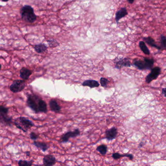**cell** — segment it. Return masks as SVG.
Segmentation results:
<instances>
[{
    "label": "cell",
    "mask_w": 166,
    "mask_h": 166,
    "mask_svg": "<svg viewBox=\"0 0 166 166\" xmlns=\"http://www.w3.org/2000/svg\"><path fill=\"white\" fill-rule=\"evenodd\" d=\"M127 1L131 4H133V2L135 1V0H127Z\"/></svg>",
    "instance_id": "obj_29"
},
{
    "label": "cell",
    "mask_w": 166,
    "mask_h": 166,
    "mask_svg": "<svg viewBox=\"0 0 166 166\" xmlns=\"http://www.w3.org/2000/svg\"><path fill=\"white\" fill-rule=\"evenodd\" d=\"M154 60L153 59L144 58L143 60H135L133 64L138 69L140 70H151L154 64Z\"/></svg>",
    "instance_id": "obj_4"
},
{
    "label": "cell",
    "mask_w": 166,
    "mask_h": 166,
    "mask_svg": "<svg viewBox=\"0 0 166 166\" xmlns=\"http://www.w3.org/2000/svg\"><path fill=\"white\" fill-rule=\"evenodd\" d=\"M139 46L140 49L141 50L142 52L144 53L145 54L147 55H149L150 54V51L149 48L147 47L144 42H140L139 43Z\"/></svg>",
    "instance_id": "obj_20"
},
{
    "label": "cell",
    "mask_w": 166,
    "mask_h": 166,
    "mask_svg": "<svg viewBox=\"0 0 166 166\" xmlns=\"http://www.w3.org/2000/svg\"><path fill=\"white\" fill-rule=\"evenodd\" d=\"M117 135V129L116 127H113L108 129L105 132V138L108 141H112L114 139Z\"/></svg>",
    "instance_id": "obj_9"
},
{
    "label": "cell",
    "mask_w": 166,
    "mask_h": 166,
    "mask_svg": "<svg viewBox=\"0 0 166 166\" xmlns=\"http://www.w3.org/2000/svg\"><path fill=\"white\" fill-rule=\"evenodd\" d=\"M47 42H48V45H49L50 47H52V48L56 47V46L59 45V42H57L55 40H48V41H47Z\"/></svg>",
    "instance_id": "obj_25"
},
{
    "label": "cell",
    "mask_w": 166,
    "mask_h": 166,
    "mask_svg": "<svg viewBox=\"0 0 166 166\" xmlns=\"http://www.w3.org/2000/svg\"><path fill=\"white\" fill-rule=\"evenodd\" d=\"M26 84L24 80H15L10 86V90L14 93H19L24 89Z\"/></svg>",
    "instance_id": "obj_5"
},
{
    "label": "cell",
    "mask_w": 166,
    "mask_h": 166,
    "mask_svg": "<svg viewBox=\"0 0 166 166\" xmlns=\"http://www.w3.org/2000/svg\"><path fill=\"white\" fill-rule=\"evenodd\" d=\"M143 39L144 40L145 42L148 45L151 46L152 47L157 48L158 50H162L161 46L158 45L155 42L154 39H153L152 37H148L144 38Z\"/></svg>",
    "instance_id": "obj_16"
},
{
    "label": "cell",
    "mask_w": 166,
    "mask_h": 166,
    "mask_svg": "<svg viewBox=\"0 0 166 166\" xmlns=\"http://www.w3.org/2000/svg\"><path fill=\"white\" fill-rule=\"evenodd\" d=\"M33 144L36 147L41 150L42 152H46L49 148V146L45 142H38V141H34V142H33Z\"/></svg>",
    "instance_id": "obj_18"
},
{
    "label": "cell",
    "mask_w": 166,
    "mask_h": 166,
    "mask_svg": "<svg viewBox=\"0 0 166 166\" xmlns=\"http://www.w3.org/2000/svg\"><path fill=\"white\" fill-rule=\"evenodd\" d=\"M20 77L24 81L28 80L30 76L32 74V71L25 67L22 68L20 71Z\"/></svg>",
    "instance_id": "obj_12"
},
{
    "label": "cell",
    "mask_w": 166,
    "mask_h": 166,
    "mask_svg": "<svg viewBox=\"0 0 166 166\" xmlns=\"http://www.w3.org/2000/svg\"><path fill=\"white\" fill-rule=\"evenodd\" d=\"M34 49L36 51V52L39 53V54H41V53L45 52L47 49V47L45 44L41 43L39 45H36L34 46Z\"/></svg>",
    "instance_id": "obj_19"
},
{
    "label": "cell",
    "mask_w": 166,
    "mask_h": 166,
    "mask_svg": "<svg viewBox=\"0 0 166 166\" xmlns=\"http://www.w3.org/2000/svg\"><path fill=\"white\" fill-rule=\"evenodd\" d=\"M14 124L16 127L22 130L23 132H27L28 130L34 126V123L28 118L25 117H19L15 119Z\"/></svg>",
    "instance_id": "obj_3"
},
{
    "label": "cell",
    "mask_w": 166,
    "mask_h": 166,
    "mask_svg": "<svg viewBox=\"0 0 166 166\" xmlns=\"http://www.w3.org/2000/svg\"><path fill=\"white\" fill-rule=\"evenodd\" d=\"M49 104L51 110L53 112H55V113H59L61 111L62 107H60V105L58 104L57 101L55 99H51L50 100Z\"/></svg>",
    "instance_id": "obj_14"
},
{
    "label": "cell",
    "mask_w": 166,
    "mask_h": 166,
    "mask_svg": "<svg viewBox=\"0 0 166 166\" xmlns=\"http://www.w3.org/2000/svg\"><path fill=\"white\" fill-rule=\"evenodd\" d=\"M112 157L115 160H117L122 157H127L129 158L130 160H132L134 159V156L131 153H125L124 154H121L118 153H113L112 154Z\"/></svg>",
    "instance_id": "obj_17"
},
{
    "label": "cell",
    "mask_w": 166,
    "mask_h": 166,
    "mask_svg": "<svg viewBox=\"0 0 166 166\" xmlns=\"http://www.w3.org/2000/svg\"><path fill=\"white\" fill-rule=\"evenodd\" d=\"M0 123L5 126H11L12 123V117H9L7 114H0Z\"/></svg>",
    "instance_id": "obj_10"
},
{
    "label": "cell",
    "mask_w": 166,
    "mask_h": 166,
    "mask_svg": "<svg viewBox=\"0 0 166 166\" xmlns=\"http://www.w3.org/2000/svg\"><path fill=\"white\" fill-rule=\"evenodd\" d=\"M143 142H141L140 144L139 145V148H141V147H143Z\"/></svg>",
    "instance_id": "obj_30"
},
{
    "label": "cell",
    "mask_w": 166,
    "mask_h": 166,
    "mask_svg": "<svg viewBox=\"0 0 166 166\" xmlns=\"http://www.w3.org/2000/svg\"><path fill=\"white\" fill-rule=\"evenodd\" d=\"M127 15H128V12L126 7L121 8V9L117 11L116 13V17H115V20L117 23H118L121 19L125 17Z\"/></svg>",
    "instance_id": "obj_13"
},
{
    "label": "cell",
    "mask_w": 166,
    "mask_h": 166,
    "mask_svg": "<svg viewBox=\"0 0 166 166\" xmlns=\"http://www.w3.org/2000/svg\"><path fill=\"white\" fill-rule=\"evenodd\" d=\"M166 88H164L162 89V94L164 95V97H166Z\"/></svg>",
    "instance_id": "obj_28"
},
{
    "label": "cell",
    "mask_w": 166,
    "mask_h": 166,
    "mask_svg": "<svg viewBox=\"0 0 166 166\" xmlns=\"http://www.w3.org/2000/svg\"><path fill=\"white\" fill-rule=\"evenodd\" d=\"M56 163V159L53 155L51 154L45 155L43 158V165L45 166H52Z\"/></svg>",
    "instance_id": "obj_11"
},
{
    "label": "cell",
    "mask_w": 166,
    "mask_h": 166,
    "mask_svg": "<svg viewBox=\"0 0 166 166\" xmlns=\"http://www.w3.org/2000/svg\"><path fill=\"white\" fill-rule=\"evenodd\" d=\"M25 153H26V155H27V157H29L30 156V152H25Z\"/></svg>",
    "instance_id": "obj_31"
},
{
    "label": "cell",
    "mask_w": 166,
    "mask_h": 166,
    "mask_svg": "<svg viewBox=\"0 0 166 166\" xmlns=\"http://www.w3.org/2000/svg\"><path fill=\"white\" fill-rule=\"evenodd\" d=\"M30 138L31 139L36 140L39 138V135L34 132H31L30 134Z\"/></svg>",
    "instance_id": "obj_27"
},
{
    "label": "cell",
    "mask_w": 166,
    "mask_h": 166,
    "mask_svg": "<svg viewBox=\"0 0 166 166\" xmlns=\"http://www.w3.org/2000/svg\"><path fill=\"white\" fill-rule=\"evenodd\" d=\"M115 67L117 69H121L123 67H130L132 66L130 59L127 58H121L114 62Z\"/></svg>",
    "instance_id": "obj_8"
},
{
    "label": "cell",
    "mask_w": 166,
    "mask_h": 166,
    "mask_svg": "<svg viewBox=\"0 0 166 166\" xmlns=\"http://www.w3.org/2000/svg\"><path fill=\"white\" fill-rule=\"evenodd\" d=\"M96 150L100 153L101 155H105L107 153L108 148L104 144L100 145L96 148Z\"/></svg>",
    "instance_id": "obj_21"
},
{
    "label": "cell",
    "mask_w": 166,
    "mask_h": 166,
    "mask_svg": "<svg viewBox=\"0 0 166 166\" xmlns=\"http://www.w3.org/2000/svg\"><path fill=\"white\" fill-rule=\"evenodd\" d=\"M2 2H7L9 1V0H2Z\"/></svg>",
    "instance_id": "obj_32"
},
{
    "label": "cell",
    "mask_w": 166,
    "mask_h": 166,
    "mask_svg": "<svg viewBox=\"0 0 166 166\" xmlns=\"http://www.w3.org/2000/svg\"><path fill=\"white\" fill-rule=\"evenodd\" d=\"M81 132L78 129H75L74 131H69L63 134L60 138V142L61 143H66L68 142L70 138H75L79 136Z\"/></svg>",
    "instance_id": "obj_7"
},
{
    "label": "cell",
    "mask_w": 166,
    "mask_h": 166,
    "mask_svg": "<svg viewBox=\"0 0 166 166\" xmlns=\"http://www.w3.org/2000/svg\"><path fill=\"white\" fill-rule=\"evenodd\" d=\"M2 68V65L0 64V71H1V70Z\"/></svg>",
    "instance_id": "obj_33"
},
{
    "label": "cell",
    "mask_w": 166,
    "mask_h": 166,
    "mask_svg": "<svg viewBox=\"0 0 166 166\" xmlns=\"http://www.w3.org/2000/svg\"><path fill=\"white\" fill-rule=\"evenodd\" d=\"M83 86L89 87L91 88H96L99 87L100 85L99 82L95 80H88L84 81L82 83Z\"/></svg>",
    "instance_id": "obj_15"
},
{
    "label": "cell",
    "mask_w": 166,
    "mask_h": 166,
    "mask_svg": "<svg viewBox=\"0 0 166 166\" xmlns=\"http://www.w3.org/2000/svg\"><path fill=\"white\" fill-rule=\"evenodd\" d=\"M9 111V108L2 106V105L0 106V114H8Z\"/></svg>",
    "instance_id": "obj_26"
},
{
    "label": "cell",
    "mask_w": 166,
    "mask_h": 166,
    "mask_svg": "<svg viewBox=\"0 0 166 166\" xmlns=\"http://www.w3.org/2000/svg\"><path fill=\"white\" fill-rule=\"evenodd\" d=\"M20 12L23 21L29 23H33L36 21L37 16L32 6L25 5L21 9Z\"/></svg>",
    "instance_id": "obj_2"
},
{
    "label": "cell",
    "mask_w": 166,
    "mask_h": 166,
    "mask_svg": "<svg viewBox=\"0 0 166 166\" xmlns=\"http://www.w3.org/2000/svg\"><path fill=\"white\" fill-rule=\"evenodd\" d=\"M100 82L101 86L106 88V87H107L108 84L109 83L110 81L107 78H101Z\"/></svg>",
    "instance_id": "obj_24"
},
{
    "label": "cell",
    "mask_w": 166,
    "mask_h": 166,
    "mask_svg": "<svg viewBox=\"0 0 166 166\" xmlns=\"http://www.w3.org/2000/svg\"><path fill=\"white\" fill-rule=\"evenodd\" d=\"M151 72L149 74L146 78V82L149 84L154 80H157L160 75L161 69L159 67H155L151 69Z\"/></svg>",
    "instance_id": "obj_6"
},
{
    "label": "cell",
    "mask_w": 166,
    "mask_h": 166,
    "mask_svg": "<svg viewBox=\"0 0 166 166\" xmlns=\"http://www.w3.org/2000/svg\"><path fill=\"white\" fill-rule=\"evenodd\" d=\"M27 105L36 113L47 112V104L40 96L35 94H29L27 96Z\"/></svg>",
    "instance_id": "obj_1"
},
{
    "label": "cell",
    "mask_w": 166,
    "mask_h": 166,
    "mask_svg": "<svg viewBox=\"0 0 166 166\" xmlns=\"http://www.w3.org/2000/svg\"><path fill=\"white\" fill-rule=\"evenodd\" d=\"M160 38H161L160 42H161V45L160 46L161 47L162 50H165L166 49V36L165 35H161Z\"/></svg>",
    "instance_id": "obj_23"
},
{
    "label": "cell",
    "mask_w": 166,
    "mask_h": 166,
    "mask_svg": "<svg viewBox=\"0 0 166 166\" xmlns=\"http://www.w3.org/2000/svg\"><path fill=\"white\" fill-rule=\"evenodd\" d=\"M33 160L27 161V160H20L18 162V165L20 166H31L33 163Z\"/></svg>",
    "instance_id": "obj_22"
}]
</instances>
